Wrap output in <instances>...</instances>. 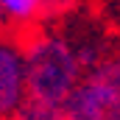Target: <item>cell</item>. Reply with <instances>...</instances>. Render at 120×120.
<instances>
[{
  "label": "cell",
  "mask_w": 120,
  "mask_h": 120,
  "mask_svg": "<svg viewBox=\"0 0 120 120\" xmlns=\"http://www.w3.org/2000/svg\"><path fill=\"white\" fill-rule=\"evenodd\" d=\"M8 31V22H6V17H3V11H0V34H6Z\"/></svg>",
  "instance_id": "8"
},
{
  "label": "cell",
  "mask_w": 120,
  "mask_h": 120,
  "mask_svg": "<svg viewBox=\"0 0 120 120\" xmlns=\"http://www.w3.org/2000/svg\"><path fill=\"white\" fill-rule=\"evenodd\" d=\"M0 11L8 25L25 34L42 22V0H0Z\"/></svg>",
  "instance_id": "4"
},
{
  "label": "cell",
  "mask_w": 120,
  "mask_h": 120,
  "mask_svg": "<svg viewBox=\"0 0 120 120\" xmlns=\"http://www.w3.org/2000/svg\"><path fill=\"white\" fill-rule=\"evenodd\" d=\"M73 39V36H70ZM73 50H75V61L81 67V73H87L92 67H98L101 61L106 59V42L98 36V34H81L73 39Z\"/></svg>",
  "instance_id": "5"
},
{
  "label": "cell",
  "mask_w": 120,
  "mask_h": 120,
  "mask_svg": "<svg viewBox=\"0 0 120 120\" xmlns=\"http://www.w3.org/2000/svg\"><path fill=\"white\" fill-rule=\"evenodd\" d=\"M11 120H67V117H64L61 106H48V103H39V101H25Z\"/></svg>",
  "instance_id": "6"
},
{
  "label": "cell",
  "mask_w": 120,
  "mask_h": 120,
  "mask_svg": "<svg viewBox=\"0 0 120 120\" xmlns=\"http://www.w3.org/2000/svg\"><path fill=\"white\" fill-rule=\"evenodd\" d=\"M120 106V56H106L87 70L70 98L61 103L67 120H106Z\"/></svg>",
  "instance_id": "2"
},
{
  "label": "cell",
  "mask_w": 120,
  "mask_h": 120,
  "mask_svg": "<svg viewBox=\"0 0 120 120\" xmlns=\"http://www.w3.org/2000/svg\"><path fill=\"white\" fill-rule=\"evenodd\" d=\"M28 101L22 39L11 31L0 34V120H11Z\"/></svg>",
  "instance_id": "3"
},
{
  "label": "cell",
  "mask_w": 120,
  "mask_h": 120,
  "mask_svg": "<svg viewBox=\"0 0 120 120\" xmlns=\"http://www.w3.org/2000/svg\"><path fill=\"white\" fill-rule=\"evenodd\" d=\"M20 39L28 101L61 106L84 75L75 61L70 34H61L56 28H31Z\"/></svg>",
  "instance_id": "1"
},
{
  "label": "cell",
  "mask_w": 120,
  "mask_h": 120,
  "mask_svg": "<svg viewBox=\"0 0 120 120\" xmlns=\"http://www.w3.org/2000/svg\"><path fill=\"white\" fill-rule=\"evenodd\" d=\"M78 6H81V0H42V22L64 20V17H70Z\"/></svg>",
  "instance_id": "7"
},
{
  "label": "cell",
  "mask_w": 120,
  "mask_h": 120,
  "mask_svg": "<svg viewBox=\"0 0 120 120\" xmlns=\"http://www.w3.org/2000/svg\"><path fill=\"white\" fill-rule=\"evenodd\" d=\"M106 120H120V106H117V109H115V112H112V115H109Z\"/></svg>",
  "instance_id": "9"
}]
</instances>
